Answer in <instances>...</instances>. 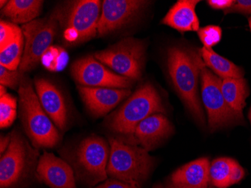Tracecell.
<instances>
[{
	"label": "cell",
	"instance_id": "36",
	"mask_svg": "<svg viewBox=\"0 0 251 188\" xmlns=\"http://www.w3.org/2000/svg\"><path fill=\"white\" fill-rule=\"evenodd\" d=\"M249 26H250V29H251V17L249 18Z\"/></svg>",
	"mask_w": 251,
	"mask_h": 188
},
{
	"label": "cell",
	"instance_id": "11",
	"mask_svg": "<svg viewBox=\"0 0 251 188\" xmlns=\"http://www.w3.org/2000/svg\"><path fill=\"white\" fill-rule=\"evenodd\" d=\"M71 73L77 84L84 87L129 89L134 83L132 79L113 73L92 56L75 62Z\"/></svg>",
	"mask_w": 251,
	"mask_h": 188
},
{
	"label": "cell",
	"instance_id": "17",
	"mask_svg": "<svg viewBox=\"0 0 251 188\" xmlns=\"http://www.w3.org/2000/svg\"><path fill=\"white\" fill-rule=\"evenodd\" d=\"M209 169L208 158L196 160L173 172L164 188H208Z\"/></svg>",
	"mask_w": 251,
	"mask_h": 188
},
{
	"label": "cell",
	"instance_id": "2",
	"mask_svg": "<svg viewBox=\"0 0 251 188\" xmlns=\"http://www.w3.org/2000/svg\"><path fill=\"white\" fill-rule=\"evenodd\" d=\"M165 112L161 97L153 84L148 82L137 89L118 111L108 117L105 125L110 131L121 135L124 142L132 144L139 123L152 114Z\"/></svg>",
	"mask_w": 251,
	"mask_h": 188
},
{
	"label": "cell",
	"instance_id": "35",
	"mask_svg": "<svg viewBox=\"0 0 251 188\" xmlns=\"http://www.w3.org/2000/svg\"><path fill=\"white\" fill-rule=\"evenodd\" d=\"M153 188H164V185L161 184H157V185H153Z\"/></svg>",
	"mask_w": 251,
	"mask_h": 188
},
{
	"label": "cell",
	"instance_id": "8",
	"mask_svg": "<svg viewBox=\"0 0 251 188\" xmlns=\"http://www.w3.org/2000/svg\"><path fill=\"white\" fill-rule=\"evenodd\" d=\"M61 20V8L51 15L36 19L21 27L25 36V52L19 70L23 74L37 66L42 56L53 43Z\"/></svg>",
	"mask_w": 251,
	"mask_h": 188
},
{
	"label": "cell",
	"instance_id": "7",
	"mask_svg": "<svg viewBox=\"0 0 251 188\" xmlns=\"http://www.w3.org/2000/svg\"><path fill=\"white\" fill-rule=\"evenodd\" d=\"M101 3L99 0H78L71 2L66 11L61 9L60 23L66 42L78 45L95 37Z\"/></svg>",
	"mask_w": 251,
	"mask_h": 188
},
{
	"label": "cell",
	"instance_id": "3",
	"mask_svg": "<svg viewBox=\"0 0 251 188\" xmlns=\"http://www.w3.org/2000/svg\"><path fill=\"white\" fill-rule=\"evenodd\" d=\"M20 119L32 146L53 148L60 143L58 128L45 112L27 76H24L19 88Z\"/></svg>",
	"mask_w": 251,
	"mask_h": 188
},
{
	"label": "cell",
	"instance_id": "24",
	"mask_svg": "<svg viewBox=\"0 0 251 188\" xmlns=\"http://www.w3.org/2000/svg\"><path fill=\"white\" fill-rule=\"evenodd\" d=\"M17 100L9 93L0 97V127L7 128L13 124L17 117Z\"/></svg>",
	"mask_w": 251,
	"mask_h": 188
},
{
	"label": "cell",
	"instance_id": "33",
	"mask_svg": "<svg viewBox=\"0 0 251 188\" xmlns=\"http://www.w3.org/2000/svg\"><path fill=\"white\" fill-rule=\"evenodd\" d=\"M6 93V88L5 86L0 85V97H3Z\"/></svg>",
	"mask_w": 251,
	"mask_h": 188
},
{
	"label": "cell",
	"instance_id": "30",
	"mask_svg": "<svg viewBox=\"0 0 251 188\" xmlns=\"http://www.w3.org/2000/svg\"><path fill=\"white\" fill-rule=\"evenodd\" d=\"M94 188H137L133 185L114 179H108Z\"/></svg>",
	"mask_w": 251,
	"mask_h": 188
},
{
	"label": "cell",
	"instance_id": "27",
	"mask_svg": "<svg viewBox=\"0 0 251 188\" xmlns=\"http://www.w3.org/2000/svg\"><path fill=\"white\" fill-rule=\"evenodd\" d=\"M25 74L18 70H10L0 65V84L11 89L19 88L21 81Z\"/></svg>",
	"mask_w": 251,
	"mask_h": 188
},
{
	"label": "cell",
	"instance_id": "1",
	"mask_svg": "<svg viewBox=\"0 0 251 188\" xmlns=\"http://www.w3.org/2000/svg\"><path fill=\"white\" fill-rule=\"evenodd\" d=\"M166 63L169 77L179 97L196 121L204 126L205 119L199 97V81L204 66L200 51L184 45L167 50Z\"/></svg>",
	"mask_w": 251,
	"mask_h": 188
},
{
	"label": "cell",
	"instance_id": "6",
	"mask_svg": "<svg viewBox=\"0 0 251 188\" xmlns=\"http://www.w3.org/2000/svg\"><path fill=\"white\" fill-rule=\"evenodd\" d=\"M11 134L9 146L0 160V188H25L37 178L39 151L19 131Z\"/></svg>",
	"mask_w": 251,
	"mask_h": 188
},
{
	"label": "cell",
	"instance_id": "34",
	"mask_svg": "<svg viewBox=\"0 0 251 188\" xmlns=\"http://www.w3.org/2000/svg\"><path fill=\"white\" fill-rule=\"evenodd\" d=\"M7 3H8V1H3V0H1V1H0V8H4V5H6Z\"/></svg>",
	"mask_w": 251,
	"mask_h": 188
},
{
	"label": "cell",
	"instance_id": "23",
	"mask_svg": "<svg viewBox=\"0 0 251 188\" xmlns=\"http://www.w3.org/2000/svg\"><path fill=\"white\" fill-rule=\"evenodd\" d=\"M235 161L222 158L214 160L210 165V182L218 188H227L229 185V174Z\"/></svg>",
	"mask_w": 251,
	"mask_h": 188
},
{
	"label": "cell",
	"instance_id": "4",
	"mask_svg": "<svg viewBox=\"0 0 251 188\" xmlns=\"http://www.w3.org/2000/svg\"><path fill=\"white\" fill-rule=\"evenodd\" d=\"M62 155L73 168L76 180L81 183L94 187L108 179L110 145L102 137H86L71 149L64 150Z\"/></svg>",
	"mask_w": 251,
	"mask_h": 188
},
{
	"label": "cell",
	"instance_id": "22",
	"mask_svg": "<svg viewBox=\"0 0 251 188\" xmlns=\"http://www.w3.org/2000/svg\"><path fill=\"white\" fill-rule=\"evenodd\" d=\"M25 39L22 30L13 42L0 50V65L10 70H18L25 52Z\"/></svg>",
	"mask_w": 251,
	"mask_h": 188
},
{
	"label": "cell",
	"instance_id": "5",
	"mask_svg": "<svg viewBox=\"0 0 251 188\" xmlns=\"http://www.w3.org/2000/svg\"><path fill=\"white\" fill-rule=\"evenodd\" d=\"M108 142V177L142 188L154 167V159L145 148L127 143L121 138L110 137Z\"/></svg>",
	"mask_w": 251,
	"mask_h": 188
},
{
	"label": "cell",
	"instance_id": "20",
	"mask_svg": "<svg viewBox=\"0 0 251 188\" xmlns=\"http://www.w3.org/2000/svg\"><path fill=\"white\" fill-rule=\"evenodd\" d=\"M200 52L205 66L212 69L220 79H241L244 77L245 72L242 68L215 53L212 49L203 47Z\"/></svg>",
	"mask_w": 251,
	"mask_h": 188
},
{
	"label": "cell",
	"instance_id": "14",
	"mask_svg": "<svg viewBox=\"0 0 251 188\" xmlns=\"http://www.w3.org/2000/svg\"><path fill=\"white\" fill-rule=\"evenodd\" d=\"M77 90L87 109L96 117L108 114L132 93L129 89L81 85L77 86Z\"/></svg>",
	"mask_w": 251,
	"mask_h": 188
},
{
	"label": "cell",
	"instance_id": "28",
	"mask_svg": "<svg viewBox=\"0 0 251 188\" xmlns=\"http://www.w3.org/2000/svg\"><path fill=\"white\" fill-rule=\"evenodd\" d=\"M230 13L250 15V14H251V0H238V1H235L232 7L224 11L225 15Z\"/></svg>",
	"mask_w": 251,
	"mask_h": 188
},
{
	"label": "cell",
	"instance_id": "9",
	"mask_svg": "<svg viewBox=\"0 0 251 188\" xmlns=\"http://www.w3.org/2000/svg\"><path fill=\"white\" fill-rule=\"evenodd\" d=\"M146 45L135 38H126L108 49L94 54V57L117 74L133 81L142 78Z\"/></svg>",
	"mask_w": 251,
	"mask_h": 188
},
{
	"label": "cell",
	"instance_id": "37",
	"mask_svg": "<svg viewBox=\"0 0 251 188\" xmlns=\"http://www.w3.org/2000/svg\"><path fill=\"white\" fill-rule=\"evenodd\" d=\"M249 119H250V121H251V110H250V112H249Z\"/></svg>",
	"mask_w": 251,
	"mask_h": 188
},
{
	"label": "cell",
	"instance_id": "32",
	"mask_svg": "<svg viewBox=\"0 0 251 188\" xmlns=\"http://www.w3.org/2000/svg\"><path fill=\"white\" fill-rule=\"evenodd\" d=\"M11 134H8V135H1V138H0V154H1V156L8 149L10 142H11Z\"/></svg>",
	"mask_w": 251,
	"mask_h": 188
},
{
	"label": "cell",
	"instance_id": "18",
	"mask_svg": "<svg viewBox=\"0 0 251 188\" xmlns=\"http://www.w3.org/2000/svg\"><path fill=\"white\" fill-rule=\"evenodd\" d=\"M200 1L179 0L170 8L162 20L163 25H167L179 32H198L200 21L196 13V6Z\"/></svg>",
	"mask_w": 251,
	"mask_h": 188
},
{
	"label": "cell",
	"instance_id": "29",
	"mask_svg": "<svg viewBox=\"0 0 251 188\" xmlns=\"http://www.w3.org/2000/svg\"><path fill=\"white\" fill-rule=\"evenodd\" d=\"M245 172L243 168L235 161L232 168H231L230 174H229V185H235L240 182L245 177Z\"/></svg>",
	"mask_w": 251,
	"mask_h": 188
},
{
	"label": "cell",
	"instance_id": "12",
	"mask_svg": "<svg viewBox=\"0 0 251 188\" xmlns=\"http://www.w3.org/2000/svg\"><path fill=\"white\" fill-rule=\"evenodd\" d=\"M150 2L143 0H105L101 3L97 36L103 37L124 29L135 21Z\"/></svg>",
	"mask_w": 251,
	"mask_h": 188
},
{
	"label": "cell",
	"instance_id": "31",
	"mask_svg": "<svg viewBox=\"0 0 251 188\" xmlns=\"http://www.w3.org/2000/svg\"><path fill=\"white\" fill-rule=\"evenodd\" d=\"M234 2L235 1H232V0H209V1H207L208 5L214 9L224 10V11L232 7Z\"/></svg>",
	"mask_w": 251,
	"mask_h": 188
},
{
	"label": "cell",
	"instance_id": "15",
	"mask_svg": "<svg viewBox=\"0 0 251 188\" xmlns=\"http://www.w3.org/2000/svg\"><path fill=\"white\" fill-rule=\"evenodd\" d=\"M34 84L42 108L56 127L64 131L69 121V109L63 93L47 79H36Z\"/></svg>",
	"mask_w": 251,
	"mask_h": 188
},
{
	"label": "cell",
	"instance_id": "25",
	"mask_svg": "<svg viewBox=\"0 0 251 188\" xmlns=\"http://www.w3.org/2000/svg\"><path fill=\"white\" fill-rule=\"evenodd\" d=\"M198 36L204 48L211 49L221 42L222 29L220 27L210 25L199 29Z\"/></svg>",
	"mask_w": 251,
	"mask_h": 188
},
{
	"label": "cell",
	"instance_id": "16",
	"mask_svg": "<svg viewBox=\"0 0 251 188\" xmlns=\"http://www.w3.org/2000/svg\"><path fill=\"white\" fill-rule=\"evenodd\" d=\"M173 133V125L164 114H152L137 126L132 145H139L148 151H151Z\"/></svg>",
	"mask_w": 251,
	"mask_h": 188
},
{
	"label": "cell",
	"instance_id": "10",
	"mask_svg": "<svg viewBox=\"0 0 251 188\" xmlns=\"http://www.w3.org/2000/svg\"><path fill=\"white\" fill-rule=\"evenodd\" d=\"M201 97L208 116L211 132L219 129L244 123L243 114L235 111L226 101L221 91L222 79L214 76L207 66L201 68Z\"/></svg>",
	"mask_w": 251,
	"mask_h": 188
},
{
	"label": "cell",
	"instance_id": "21",
	"mask_svg": "<svg viewBox=\"0 0 251 188\" xmlns=\"http://www.w3.org/2000/svg\"><path fill=\"white\" fill-rule=\"evenodd\" d=\"M221 91L229 107L242 113L250 93L246 80L244 78L222 79Z\"/></svg>",
	"mask_w": 251,
	"mask_h": 188
},
{
	"label": "cell",
	"instance_id": "19",
	"mask_svg": "<svg viewBox=\"0 0 251 188\" xmlns=\"http://www.w3.org/2000/svg\"><path fill=\"white\" fill-rule=\"evenodd\" d=\"M44 1L41 0H11L1 12L15 25H26L39 16Z\"/></svg>",
	"mask_w": 251,
	"mask_h": 188
},
{
	"label": "cell",
	"instance_id": "13",
	"mask_svg": "<svg viewBox=\"0 0 251 188\" xmlns=\"http://www.w3.org/2000/svg\"><path fill=\"white\" fill-rule=\"evenodd\" d=\"M36 175L39 182L50 188H77L73 168L65 160L45 151L38 162Z\"/></svg>",
	"mask_w": 251,
	"mask_h": 188
},
{
	"label": "cell",
	"instance_id": "26",
	"mask_svg": "<svg viewBox=\"0 0 251 188\" xmlns=\"http://www.w3.org/2000/svg\"><path fill=\"white\" fill-rule=\"evenodd\" d=\"M21 30V28L13 23L2 20L0 21V50L13 42Z\"/></svg>",
	"mask_w": 251,
	"mask_h": 188
}]
</instances>
